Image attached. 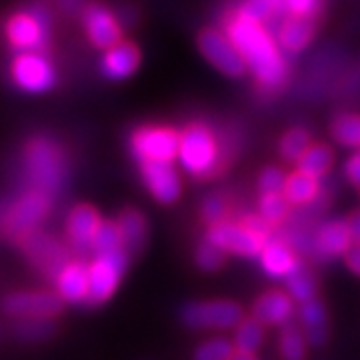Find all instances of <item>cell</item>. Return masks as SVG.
Wrapping results in <instances>:
<instances>
[{
	"mask_svg": "<svg viewBox=\"0 0 360 360\" xmlns=\"http://www.w3.org/2000/svg\"><path fill=\"white\" fill-rule=\"evenodd\" d=\"M222 28L245 58L248 75L264 92H276L288 80V60L269 25L250 20L231 8L222 18Z\"/></svg>",
	"mask_w": 360,
	"mask_h": 360,
	"instance_id": "obj_1",
	"label": "cell"
},
{
	"mask_svg": "<svg viewBox=\"0 0 360 360\" xmlns=\"http://www.w3.org/2000/svg\"><path fill=\"white\" fill-rule=\"evenodd\" d=\"M25 170L30 186L40 193H58L68 174L65 148L49 136H34L25 146Z\"/></svg>",
	"mask_w": 360,
	"mask_h": 360,
	"instance_id": "obj_2",
	"label": "cell"
},
{
	"mask_svg": "<svg viewBox=\"0 0 360 360\" xmlns=\"http://www.w3.org/2000/svg\"><path fill=\"white\" fill-rule=\"evenodd\" d=\"M222 150L217 132L206 122L194 120L180 130L179 162L193 179H212L220 168Z\"/></svg>",
	"mask_w": 360,
	"mask_h": 360,
	"instance_id": "obj_3",
	"label": "cell"
},
{
	"mask_svg": "<svg viewBox=\"0 0 360 360\" xmlns=\"http://www.w3.org/2000/svg\"><path fill=\"white\" fill-rule=\"evenodd\" d=\"M52 208V196L40 191H26L16 198L2 217V232L14 243H22L28 234L39 231V224L49 217Z\"/></svg>",
	"mask_w": 360,
	"mask_h": 360,
	"instance_id": "obj_4",
	"label": "cell"
},
{
	"mask_svg": "<svg viewBox=\"0 0 360 360\" xmlns=\"http://www.w3.org/2000/svg\"><path fill=\"white\" fill-rule=\"evenodd\" d=\"M52 18L44 6L14 13L4 26L6 39L18 52L46 51L51 44Z\"/></svg>",
	"mask_w": 360,
	"mask_h": 360,
	"instance_id": "obj_5",
	"label": "cell"
},
{
	"mask_svg": "<svg viewBox=\"0 0 360 360\" xmlns=\"http://www.w3.org/2000/svg\"><path fill=\"white\" fill-rule=\"evenodd\" d=\"M196 49L208 65L229 78H243L248 72L245 58L222 26H205L196 37Z\"/></svg>",
	"mask_w": 360,
	"mask_h": 360,
	"instance_id": "obj_6",
	"label": "cell"
},
{
	"mask_svg": "<svg viewBox=\"0 0 360 360\" xmlns=\"http://www.w3.org/2000/svg\"><path fill=\"white\" fill-rule=\"evenodd\" d=\"M130 153L142 162H174L179 160L180 130L165 124H144L130 134Z\"/></svg>",
	"mask_w": 360,
	"mask_h": 360,
	"instance_id": "obj_7",
	"label": "cell"
},
{
	"mask_svg": "<svg viewBox=\"0 0 360 360\" xmlns=\"http://www.w3.org/2000/svg\"><path fill=\"white\" fill-rule=\"evenodd\" d=\"M11 77L28 94H44L58 84V72L44 51L18 52L11 65Z\"/></svg>",
	"mask_w": 360,
	"mask_h": 360,
	"instance_id": "obj_8",
	"label": "cell"
},
{
	"mask_svg": "<svg viewBox=\"0 0 360 360\" xmlns=\"http://www.w3.org/2000/svg\"><path fill=\"white\" fill-rule=\"evenodd\" d=\"M180 319L191 328H236L245 309L232 300H196L182 309Z\"/></svg>",
	"mask_w": 360,
	"mask_h": 360,
	"instance_id": "obj_9",
	"label": "cell"
},
{
	"mask_svg": "<svg viewBox=\"0 0 360 360\" xmlns=\"http://www.w3.org/2000/svg\"><path fill=\"white\" fill-rule=\"evenodd\" d=\"M129 266V252L124 248H118L112 252L96 255L89 264L90 272V295L89 302L103 304L120 284V278Z\"/></svg>",
	"mask_w": 360,
	"mask_h": 360,
	"instance_id": "obj_10",
	"label": "cell"
},
{
	"mask_svg": "<svg viewBox=\"0 0 360 360\" xmlns=\"http://www.w3.org/2000/svg\"><path fill=\"white\" fill-rule=\"evenodd\" d=\"M82 28L89 42L98 51H108L110 46L124 40V26L122 20L116 16L115 11H110L103 2H89L82 13Z\"/></svg>",
	"mask_w": 360,
	"mask_h": 360,
	"instance_id": "obj_11",
	"label": "cell"
},
{
	"mask_svg": "<svg viewBox=\"0 0 360 360\" xmlns=\"http://www.w3.org/2000/svg\"><path fill=\"white\" fill-rule=\"evenodd\" d=\"M20 246H22L28 260L52 281L72 260L70 250L60 240H56L54 236L42 231H34L32 234H28L20 243Z\"/></svg>",
	"mask_w": 360,
	"mask_h": 360,
	"instance_id": "obj_12",
	"label": "cell"
},
{
	"mask_svg": "<svg viewBox=\"0 0 360 360\" xmlns=\"http://www.w3.org/2000/svg\"><path fill=\"white\" fill-rule=\"evenodd\" d=\"M210 243L222 248L226 255H238V257H258L264 248V240L250 231L245 222L236 220H224L214 226H208L206 236Z\"/></svg>",
	"mask_w": 360,
	"mask_h": 360,
	"instance_id": "obj_13",
	"label": "cell"
},
{
	"mask_svg": "<svg viewBox=\"0 0 360 360\" xmlns=\"http://www.w3.org/2000/svg\"><path fill=\"white\" fill-rule=\"evenodd\" d=\"M63 298L54 292L44 290H25L13 292L2 300V309L6 314L16 319H52L60 314Z\"/></svg>",
	"mask_w": 360,
	"mask_h": 360,
	"instance_id": "obj_14",
	"label": "cell"
},
{
	"mask_svg": "<svg viewBox=\"0 0 360 360\" xmlns=\"http://www.w3.org/2000/svg\"><path fill=\"white\" fill-rule=\"evenodd\" d=\"M142 184L160 205H174L182 194V179L172 162H142L139 165Z\"/></svg>",
	"mask_w": 360,
	"mask_h": 360,
	"instance_id": "obj_15",
	"label": "cell"
},
{
	"mask_svg": "<svg viewBox=\"0 0 360 360\" xmlns=\"http://www.w3.org/2000/svg\"><path fill=\"white\" fill-rule=\"evenodd\" d=\"M352 246H354V236L350 232L348 220L333 219L322 222L312 234V255L319 260L345 257Z\"/></svg>",
	"mask_w": 360,
	"mask_h": 360,
	"instance_id": "obj_16",
	"label": "cell"
},
{
	"mask_svg": "<svg viewBox=\"0 0 360 360\" xmlns=\"http://www.w3.org/2000/svg\"><path fill=\"white\" fill-rule=\"evenodd\" d=\"M142 65V52L132 40H120L101 56V72L110 82H122L132 78Z\"/></svg>",
	"mask_w": 360,
	"mask_h": 360,
	"instance_id": "obj_17",
	"label": "cell"
},
{
	"mask_svg": "<svg viewBox=\"0 0 360 360\" xmlns=\"http://www.w3.org/2000/svg\"><path fill=\"white\" fill-rule=\"evenodd\" d=\"M101 224H103V219L94 206H75L66 220V236H68L70 248L78 255H86L89 250L92 252V240Z\"/></svg>",
	"mask_w": 360,
	"mask_h": 360,
	"instance_id": "obj_18",
	"label": "cell"
},
{
	"mask_svg": "<svg viewBox=\"0 0 360 360\" xmlns=\"http://www.w3.org/2000/svg\"><path fill=\"white\" fill-rule=\"evenodd\" d=\"M314 34H316V22L310 18H296V16H283V20L274 30L276 42L286 56H296L307 51L314 40Z\"/></svg>",
	"mask_w": 360,
	"mask_h": 360,
	"instance_id": "obj_19",
	"label": "cell"
},
{
	"mask_svg": "<svg viewBox=\"0 0 360 360\" xmlns=\"http://www.w3.org/2000/svg\"><path fill=\"white\" fill-rule=\"evenodd\" d=\"M56 292L65 302H84L90 295V272L89 264L82 260H70L60 274L54 278Z\"/></svg>",
	"mask_w": 360,
	"mask_h": 360,
	"instance_id": "obj_20",
	"label": "cell"
},
{
	"mask_svg": "<svg viewBox=\"0 0 360 360\" xmlns=\"http://www.w3.org/2000/svg\"><path fill=\"white\" fill-rule=\"evenodd\" d=\"M295 314V298L286 290H266L252 304V316L262 324H288Z\"/></svg>",
	"mask_w": 360,
	"mask_h": 360,
	"instance_id": "obj_21",
	"label": "cell"
},
{
	"mask_svg": "<svg viewBox=\"0 0 360 360\" xmlns=\"http://www.w3.org/2000/svg\"><path fill=\"white\" fill-rule=\"evenodd\" d=\"M258 258H260L262 270L272 278H281V276L286 278L295 270L296 264L300 262L296 258L292 246L286 240H281V238H270L262 248V252L258 255Z\"/></svg>",
	"mask_w": 360,
	"mask_h": 360,
	"instance_id": "obj_22",
	"label": "cell"
},
{
	"mask_svg": "<svg viewBox=\"0 0 360 360\" xmlns=\"http://www.w3.org/2000/svg\"><path fill=\"white\" fill-rule=\"evenodd\" d=\"M298 316L304 328V336L310 345L321 347L328 338V322H326V309L321 298H310L300 304Z\"/></svg>",
	"mask_w": 360,
	"mask_h": 360,
	"instance_id": "obj_23",
	"label": "cell"
},
{
	"mask_svg": "<svg viewBox=\"0 0 360 360\" xmlns=\"http://www.w3.org/2000/svg\"><path fill=\"white\" fill-rule=\"evenodd\" d=\"M118 226L122 234V245L127 252H141L148 238V224L139 208H124L118 217Z\"/></svg>",
	"mask_w": 360,
	"mask_h": 360,
	"instance_id": "obj_24",
	"label": "cell"
},
{
	"mask_svg": "<svg viewBox=\"0 0 360 360\" xmlns=\"http://www.w3.org/2000/svg\"><path fill=\"white\" fill-rule=\"evenodd\" d=\"M283 193L292 206H309L321 196L322 182L321 179H314L310 174L295 170V172L286 174Z\"/></svg>",
	"mask_w": 360,
	"mask_h": 360,
	"instance_id": "obj_25",
	"label": "cell"
},
{
	"mask_svg": "<svg viewBox=\"0 0 360 360\" xmlns=\"http://www.w3.org/2000/svg\"><path fill=\"white\" fill-rule=\"evenodd\" d=\"M333 165H335V150L326 142H312L309 150L296 162V170L310 174L314 179H322L330 172Z\"/></svg>",
	"mask_w": 360,
	"mask_h": 360,
	"instance_id": "obj_26",
	"label": "cell"
},
{
	"mask_svg": "<svg viewBox=\"0 0 360 360\" xmlns=\"http://www.w3.org/2000/svg\"><path fill=\"white\" fill-rule=\"evenodd\" d=\"M316 288H319L316 276L304 262H298L295 270L286 276V292L300 304L310 298H316Z\"/></svg>",
	"mask_w": 360,
	"mask_h": 360,
	"instance_id": "obj_27",
	"label": "cell"
},
{
	"mask_svg": "<svg viewBox=\"0 0 360 360\" xmlns=\"http://www.w3.org/2000/svg\"><path fill=\"white\" fill-rule=\"evenodd\" d=\"M330 136L336 144L360 150V112H345L338 115L330 122Z\"/></svg>",
	"mask_w": 360,
	"mask_h": 360,
	"instance_id": "obj_28",
	"label": "cell"
},
{
	"mask_svg": "<svg viewBox=\"0 0 360 360\" xmlns=\"http://www.w3.org/2000/svg\"><path fill=\"white\" fill-rule=\"evenodd\" d=\"M312 144V136L304 127H292L284 132L278 141V153L281 158L288 165H295L300 160V156L309 150V146Z\"/></svg>",
	"mask_w": 360,
	"mask_h": 360,
	"instance_id": "obj_29",
	"label": "cell"
},
{
	"mask_svg": "<svg viewBox=\"0 0 360 360\" xmlns=\"http://www.w3.org/2000/svg\"><path fill=\"white\" fill-rule=\"evenodd\" d=\"M262 340H264V324L258 322L255 316L245 319L236 326V335H234L236 354H257Z\"/></svg>",
	"mask_w": 360,
	"mask_h": 360,
	"instance_id": "obj_30",
	"label": "cell"
},
{
	"mask_svg": "<svg viewBox=\"0 0 360 360\" xmlns=\"http://www.w3.org/2000/svg\"><path fill=\"white\" fill-rule=\"evenodd\" d=\"M307 336L296 324H284L278 336V350L284 360H302L307 354Z\"/></svg>",
	"mask_w": 360,
	"mask_h": 360,
	"instance_id": "obj_31",
	"label": "cell"
},
{
	"mask_svg": "<svg viewBox=\"0 0 360 360\" xmlns=\"http://www.w3.org/2000/svg\"><path fill=\"white\" fill-rule=\"evenodd\" d=\"M290 202L286 200L284 193H272V194H260L258 200V212L269 220L270 224L278 226L290 214Z\"/></svg>",
	"mask_w": 360,
	"mask_h": 360,
	"instance_id": "obj_32",
	"label": "cell"
},
{
	"mask_svg": "<svg viewBox=\"0 0 360 360\" xmlns=\"http://www.w3.org/2000/svg\"><path fill=\"white\" fill-rule=\"evenodd\" d=\"M118 248H124L118 222L103 220V224L98 226V231L94 234V240H92V255L96 257V255L112 252V250H118Z\"/></svg>",
	"mask_w": 360,
	"mask_h": 360,
	"instance_id": "obj_33",
	"label": "cell"
},
{
	"mask_svg": "<svg viewBox=\"0 0 360 360\" xmlns=\"http://www.w3.org/2000/svg\"><path fill=\"white\" fill-rule=\"evenodd\" d=\"M236 347L229 338H210L194 352V360H234Z\"/></svg>",
	"mask_w": 360,
	"mask_h": 360,
	"instance_id": "obj_34",
	"label": "cell"
},
{
	"mask_svg": "<svg viewBox=\"0 0 360 360\" xmlns=\"http://www.w3.org/2000/svg\"><path fill=\"white\" fill-rule=\"evenodd\" d=\"M229 210H231L229 198L222 193H212L208 194L205 200H202L200 217H202V220H205L208 226H214L219 222L229 220Z\"/></svg>",
	"mask_w": 360,
	"mask_h": 360,
	"instance_id": "obj_35",
	"label": "cell"
},
{
	"mask_svg": "<svg viewBox=\"0 0 360 360\" xmlns=\"http://www.w3.org/2000/svg\"><path fill=\"white\" fill-rule=\"evenodd\" d=\"M54 333L51 319H18L14 324V335L22 340H42Z\"/></svg>",
	"mask_w": 360,
	"mask_h": 360,
	"instance_id": "obj_36",
	"label": "cell"
},
{
	"mask_svg": "<svg viewBox=\"0 0 360 360\" xmlns=\"http://www.w3.org/2000/svg\"><path fill=\"white\" fill-rule=\"evenodd\" d=\"M194 260H196V266L205 272H214V270L222 269L224 260H226V252L219 248L214 243H210L208 238H205L198 248H196V255H194Z\"/></svg>",
	"mask_w": 360,
	"mask_h": 360,
	"instance_id": "obj_37",
	"label": "cell"
},
{
	"mask_svg": "<svg viewBox=\"0 0 360 360\" xmlns=\"http://www.w3.org/2000/svg\"><path fill=\"white\" fill-rule=\"evenodd\" d=\"M284 182H286V174L283 172V168H278V167L262 168L257 180L258 193L260 194L283 193Z\"/></svg>",
	"mask_w": 360,
	"mask_h": 360,
	"instance_id": "obj_38",
	"label": "cell"
},
{
	"mask_svg": "<svg viewBox=\"0 0 360 360\" xmlns=\"http://www.w3.org/2000/svg\"><path fill=\"white\" fill-rule=\"evenodd\" d=\"M283 2L286 16L316 20V16L322 13V0H283Z\"/></svg>",
	"mask_w": 360,
	"mask_h": 360,
	"instance_id": "obj_39",
	"label": "cell"
},
{
	"mask_svg": "<svg viewBox=\"0 0 360 360\" xmlns=\"http://www.w3.org/2000/svg\"><path fill=\"white\" fill-rule=\"evenodd\" d=\"M240 222H245L246 226L255 232V234H258L264 243H269L270 238H274V236H272L274 224H270L269 220L264 219L260 212H257V214H245V217L240 219Z\"/></svg>",
	"mask_w": 360,
	"mask_h": 360,
	"instance_id": "obj_40",
	"label": "cell"
},
{
	"mask_svg": "<svg viewBox=\"0 0 360 360\" xmlns=\"http://www.w3.org/2000/svg\"><path fill=\"white\" fill-rule=\"evenodd\" d=\"M345 176H347L350 184H354V186L360 188V150L352 153L347 158V162H345Z\"/></svg>",
	"mask_w": 360,
	"mask_h": 360,
	"instance_id": "obj_41",
	"label": "cell"
},
{
	"mask_svg": "<svg viewBox=\"0 0 360 360\" xmlns=\"http://www.w3.org/2000/svg\"><path fill=\"white\" fill-rule=\"evenodd\" d=\"M345 262H347L348 269L352 270L356 276H360V245L354 243V246L345 255Z\"/></svg>",
	"mask_w": 360,
	"mask_h": 360,
	"instance_id": "obj_42",
	"label": "cell"
},
{
	"mask_svg": "<svg viewBox=\"0 0 360 360\" xmlns=\"http://www.w3.org/2000/svg\"><path fill=\"white\" fill-rule=\"evenodd\" d=\"M58 4H60V8H63L66 14L82 13V8L86 6L84 0H58Z\"/></svg>",
	"mask_w": 360,
	"mask_h": 360,
	"instance_id": "obj_43",
	"label": "cell"
},
{
	"mask_svg": "<svg viewBox=\"0 0 360 360\" xmlns=\"http://www.w3.org/2000/svg\"><path fill=\"white\" fill-rule=\"evenodd\" d=\"M347 220H348V226H350V232H352V236H354V243L360 245V210L352 212Z\"/></svg>",
	"mask_w": 360,
	"mask_h": 360,
	"instance_id": "obj_44",
	"label": "cell"
},
{
	"mask_svg": "<svg viewBox=\"0 0 360 360\" xmlns=\"http://www.w3.org/2000/svg\"><path fill=\"white\" fill-rule=\"evenodd\" d=\"M234 360H258L255 354H236V359Z\"/></svg>",
	"mask_w": 360,
	"mask_h": 360,
	"instance_id": "obj_45",
	"label": "cell"
}]
</instances>
